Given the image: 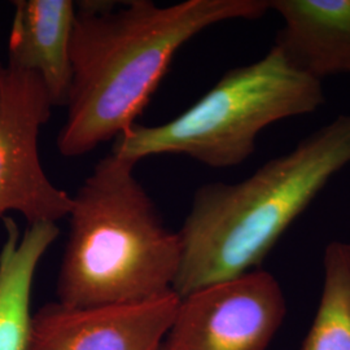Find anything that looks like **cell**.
Segmentation results:
<instances>
[{
    "label": "cell",
    "mask_w": 350,
    "mask_h": 350,
    "mask_svg": "<svg viewBox=\"0 0 350 350\" xmlns=\"http://www.w3.org/2000/svg\"><path fill=\"white\" fill-rule=\"evenodd\" d=\"M77 1L72 88L56 139L65 157L91 153L135 125L176 52L208 27L258 20L270 0Z\"/></svg>",
    "instance_id": "cell-1"
},
{
    "label": "cell",
    "mask_w": 350,
    "mask_h": 350,
    "mask_svg": "<svg viewBox=\"0 0 350 350\" xmlns=\"http://www.w3.org/2000/svg\"><path fill=\"white\" fill-rule=\"evenodd\" d=\"M348 165L350 114H341L248 178L198 188L178 232L182 258L173 291L182 299L258 270L291 225Z\"/></svg>",
    "instance_id": "cell-2"
},
{
    "label": "cell",
    "mask_w": 350,
    "mask_h": 350,
    "mask_svg": "<svg viewBox=\"0 0 350 350\" xmlns=\"http://www.w3.org/2000/svg\"><path fill=\"white\" fill-rule=\"evenodd\" d=\"M135 165L111 152L72 195L56 283L62 305H129L174 292L180 239L163 225Z\"/></svg>",
    "instance_id": "cell-3"
},
{
    "label": "cell",
    "mask_w": 350,
    "mask_h": 350,
    "mask_svg": "<svg viewBox=\"0 0 350 350\" xmlns=\"http://www.w3.org/2000/svg\"><path fill=\"white\" fill-rule=\"evenodd\" d=\"M322 82L299 72L273 46L254 63L232 68L187 111L157 126H133L112 153L129 161L183 154L214 169L238 166L258 135L279 121L318 111Z\"/></svg>",
    "instance_id": "cell-4"
},
{
    "label": "cell",
    "mask_w": 350,
    "mask_h": 350,
    "mask_svg": "<svg viewBox=\"0 0 350 350\" xmlns=\"http://www.w3.org/2000/svg\"><path fill=\"white\" fill-rule=\"evenodd\" d=\"M52 109L39 75L0 65V218L20 213L31 226L69 215L72 195L51 182L39 154Z\"/></svg>",
    "instance_id": "cell-5"
},
{
    "label": "cell",
    "mask_w": 350,
    "mask_h": 350,
    "mask_svg": "<svg viewBox=\"0 0 350 350\" xmlns=\"http://www.w3.org/2000/svg\"><path fill=\"white\" fill-rule=\"evenodd\" d=\"M286 314L279 282L258 269L182 297L163 349L269 350Z\"/></svg>",
    "instance_id": "cell-6"
},
{
    "label": "cell",
    "mask_w": 350,
    "mask_h": 350,
    "mask_svg": "<svg viewBox=\"0 0 350 350\" xmlns=\"http://www.w3.org/2000/svg\"><path fill=\"white\" fill-rule=\"evenodd\" d=\"M179 301L172 292L156 300L101 308L50 302L33 315L27 350H161Z\"/></svg>",
    "instance_id": "cell-7"
},
{
    "label": "cell",
    "mask_w": 350,
    "mask_h": 350,
    "mask_svg": "<svg viewBox=\"0 0 350 350\" xmlns=\"http://www.w3.org/2000/svg\"><path fill=\"white\" fill-rule=\"evenodd\" d=\"M8 38V66L40 77L55 107L68 103L73 68L72 0H16Z\"/></svg>",
    "instance_id": "cell-8"
},
{
    "label": "cell",
    "mask_w": 350,
    "mask_h": 350,
    "mask_svg": "<svg viewBox=\"0 0 350 350\" xmlns=\"http://www.w3.org/2000/svg\"><path fill=\"white\" fill-rule=\"evenodd\" d=\"M283 25L275 46L299 72L322 82L350 75V0H270Z\"/></svg>",
    "instance_id": "cell-9"
},
{
    "label": "cell",
    "mask_w": 350,
    "mask_h": 350,
    "mask_svg": "<svg viewBox=\"0 0 350 350\" xmlns=\"http://www.w3.org/2000/svg\"><path fill=\"white\" fill-rule=\"evenodd\" d=\"M0 250V350H27L31 335V291L38 265L59 237L56 224L27 226L24 234L12 217H3Z\"/></svg>",
    "instance_id": "cell-10"
},
{
    "label": "cell",
    "mask_w": 350,
    "mask_h": 350,
    "mask_svg": "<svg viewBox=\"0 0 350 350\" xmlns=\"http://www.w3.org/2000/svg\"><path fill=\"white\" fill-rule=\"evenodd\" d=\"M300 350H350V243L325 247L322 295Z\"/></svg>",
    "instance_id": "cell-11"
},
{
    "label": "cell",
    "mask_w": 350,
    "mask_h": 350,
    "mask_svg": "<svg viewBox=\"0 0 350 350\" xmlns=\"http://www.w3.org/2000/svg\"><path fill=\"white\" fill-rule=\"evenodd\" d=\"M161 350H165V349H163V347H161Z\"/></svg>",
    "instance_id": "cell-12"
}]
</instances>
